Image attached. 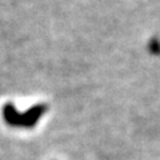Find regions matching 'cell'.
<instances>
[{
	"instance_id": "cell-1",
	"label": "cell",
	"mask_w": 160,
	"mask_h": 160,
	"mask_svg": "<svg viewBox=\"0 0 160 160\" xmlns=\"http://www.w3.org/2000/svg\"><path fill=\"white\" fill-rule=\"evenodd\" d=\"M48 106L47 104H35L33 107L27 109L26 112L20 113L16 107L12 103H6L3 106L2 113L3 119L8 126L11 127H23V128H32L36 126V123L40 118L47 112Z\"/></svg>"
}]
</instances>
